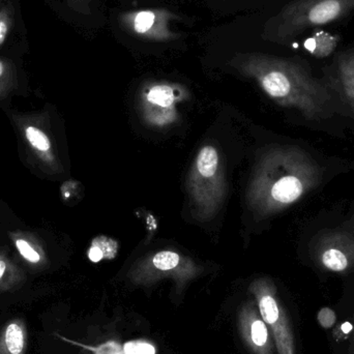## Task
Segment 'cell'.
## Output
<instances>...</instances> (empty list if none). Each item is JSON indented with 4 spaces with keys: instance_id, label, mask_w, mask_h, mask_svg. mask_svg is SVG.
Returning a JSON list of instances; mask_svg holds the SVG:
<instances>
[{
    "instance_id": "obj_6",
    "label": "cell",
    "mask_w": 354,
    "mask_h": 354,
    "mask_svg": "<svg viewBox=\"0 0 354 354\" xmlns=\"http://www.w3.org/2000/svg\"><path fill=\"white\" fill-rule=\"evenodd\" d=\"M258 310L268 324L278 354H297L295 335L286 311L279 299L278 290L272 279H256L249 287Z\"/></svg>"
},
{
    "instance_id": "obj_7",
    "label": "cell",
    "mask_w": 354,
    "mask_h": 354,
    "mask_svg": "<svg viewBox=\"0 0 354 354\" xmlns=\"http://www.w3.org/2000/svg\"><path fill=\"white\" fill-rule=\"evenodd\" d=\"M177 20L178 15L167 8L129 10L118 15L120 26L127 33L155 43H171L180 39V33L171 28L172 22Z\"/></svg>"
},
{
    "instance_id": "obj_8",
    "label": "cell",
    "mask_w": 354,
    "mask_h": 354,
    "mask_svg": "<svg viewBox=\"0 0 354 354\" xmlns=\"http://www.w3.org/2000/svg\"><path fill=\"white\" fill-rule=\"evenodd\" d=\"M187 95V89L176 83H147L140 93V107L145 122L157 128L174 124L177 120V104L185 100Z\"/></svg>"
},
{
    "instance_id": "obj_16",
    "label": "cell",
    "mask_w": 354,
    "mask_h": 354,
    "mask_svg": "<svg viewBox=\"0 0 354 354\" xmlns=\"http://www.w3.org/2000/svg\"><path fill=\"white\" fill-rule=\"evenodd\" d=\"M15 245H16L20 255L29 263L39 264L41 261V257L39 252L35 248L31 247L28 241L18 239L15 241Z\"/></svg>"
},
{
    "instance_id": "obj_2",
    "label": "cell",
    "mask_w": 354,
    "mask_h": 354,
    "mask_svg": "<svg viewBox=\"0 0 354 354\" xmlns=\"http://www.w3.org/2000/svg\"><path fill=\"white\" fill-rule=\"evenodd\" d=\"M324 170L303 149L274 147L262 153L248 189V202L258 218H266L299 202L322 183Z\"/></svg>"
},
{
    "instance_id": "obj_11",
    "label": "cell",
    "mask_w": 354,
    "mask_h": 354,
    "mask_svg": "<svg viewBox=\"0 0 354 354\" xmlns=\"http://www.w3.org/2000/svg\"><path fill=\"white\" fill-rule=\"evenodd\" d=\"M326 84L354 113V45L339 52L326 68Z\"/></svg>"
},
{
    "instance_id": "obj_14",
    "label": "cell",
    "mask_w": 354,
    "mask_h": 354,
    "mask_svg": "<svg viewBox=\"0 0 354 354\" xmlns=\"http://www.w3.org/2000/svg\"><path fill=\"white\" fill-rule=\"evenodd\" d=\"M112 241L110 239L101 237L95 239L88 250V258L93 262L101 261L104 258L113 257L116 253V248H110V243Z\"/></svg>"
},
{
    "instance_id": "obj_19",
    "label": "cell",
    "mask_w": 354,
    "mask_h": 354,
    "mask_svg": "<svg viewBox=\"0 0 354 354\" xmlns=\"http://www.w3.org/2000/svg\"><path fill=\"white\" fill-rule=\"evenodd\" d=\"M353 326L349 322H345L341 326V330H342V333H344L345 335L349 334L353 330Z\"/></svg>"
},
{
    "instance_id": "obj_13",
    "label": "cell",
    "mask_w": 354,
    "mask_h": 354,
    "mask_svg": "<svg viewBox=\"0 0 354 354\" xmlns=\"http://www.w3.org/2000/svg\"><path fill=\"white\" fill-rule=\"evenodd\" d=\"M24 133L25 138L31 149L39 156V158L52 163L54 161V157L52 153L51 141L46 133L35 126H27Z\"/></svg>"
},
{
    "instance_id": "obj_1",
    "label": "cell",
    "mask_w": 354,
    "mask_h": 354,
    "mask_svg": "<svg viewBox=\"0 0 354 354\" xmlns=\"http://www.w3.org/2000/svg\"><path fill=\"white\" fill-rule=\"evenodd\" d=\"M228 64L255 81L274 103L297 110L306 120H320L330 115L332 89L297 58L249 52L235 54Z\"/></svg>"
},
{
    "instance_id": "obj_10",
    "label": "cell",
    "mask_w": 354,
    "mask_h": 354,
    "mask_svg": "<svg viewBox=\"0 0 354 354\" xmlns=\"http://www.w3.org/2000/svg\"><path fill=\"white\" fill-rule=\"evenodd\" d=\"M239 330L252 353L274 354V338L256 301H247L241 305L239 311Z\"/></svg>"
},
{
    "instance_id": "obj_15",
    "label": "cell",
    "mask_w": 354,
    "mask_h": 354,
    "mask_svg": "<svg viewBox=\"0 0 354 354\" xmlns=\"http://www.w3.org/2000/svg\"><path fill=\"white\" fill-rule=\"evenodd\" d=\"M18 281V272H15L4 258H0V292L16 286Z\"/></svg>"
},
{
    "instance_id": "obj_4",
    "label": "cell",
    "mask_w": 354,
    "mask_h": 354,
    "mask_svg": "<svg viewBox=\"0 0 354 354\" xmlns=\"http://www.w3.org/2000/svg\"><path fill=\"white\" fill-rule=\"evenodd\" d=\"M187 187L195 218L200 222L212 220L222 206L226 193L216 147L205 145L200 149L187 177Z\"/></svg>"
},
{
    "instance_id": "obj_21",
    "label": "cell",
    "mask_w": 354,
    "mask_h": 354,
    "mask_svg": "<svg viewBox=\"0 0 354 354\" xmlns=\"http://www.w3.org/2000/svg\"><path fill=\"white\" fill-rule=\"evenodd\" d=\"M225 1H241V0H225Z\"/></svg>"
},
{
    "instance_id": "obj_5",
    "label": "cell",
    "mask_w": 354,
    "mask_h": 354,
    "mask_svg": "<svg viewBox=\"0 0 354 354\" xmlns=\"http://www.w3.org/2000/svg\"><path fill=\"white\" fill-rule=\"evenodd\" d=\"M202 272L203 268L189 258L174 251H161L137 262L129 272V280L138 286H149L171 279L177 288L183 289Z\"/></svg>"
},
{
    "instance_id": "obj_9",
    "label": "cell",
    "mask_w": 354,
    "mask_h": 354,
    "mask_svg": "<svg viewBox=\"0 0 354 354\" xmlns=\"http://www.w3.org/2000/svg\"><path fill=\"white\" fill-rule=\"evenodd\" d=\"M316 262L328 272L342 274L354 268V234L342 230L319 233L311 243Z\"/></svg>"
},
{
    "instance_id": "obj_3",
    "label": "cell",
    "mask_w": 354,
    "mask_h": 354,
    "mask_svg": "<svg viewBox=\"0 0 354 354\" xmlns=\"http://www.w3.org/2000/svg\"><path fill=\"white\" fill-rule=\"evenodd\" d=\"M354 12V0H292L264 23L266 41L288 45L309 29L341 20Z\"/></svg>"
},
{
    "instance_id": "obj_18",
    "label": "cell",
    "mask_w": 354,
    "mask_h": 354,
    "mask_svg": "<svg viewBox=\"0 0 354 354\" xmlns=\"http://www.w3.org/2000/svg\"><path fill=\"white\" fill-rule=\"evenodd\" d=\"M6 33H8V27L3 22H0V44L6 39Z\"/></svg>"
},
{
    "instance_id": "obj_17",
    "label": "cell",
    "mask_w": 354,
    "mask_h": 354,
    "mask_svg": "<svg viewBox=\"0 0 354 354\" xmlns=\"http://www.w3.org/2000/svg\"><path fill=\"white\" fill-rule=\"evenodd\" d=\"M317 320L320 326L326 328V330H330V328H332L333 326L336 324L337 315L334 310L330 309V308H322V309L318 312Z\"/></svg>"
},
{
    "instance_id": "obj_12",
    "label": "cell",
    "mask_w": 354,
    "mask_h": 354,
    "mask_svg": "<svg viewBox=\"0 0 354 354\" xmlns=\"http://www.w3.org/2000/svg\"><path fill=\"white\" fill-rule=\"evenodd\" d=\"M27 324L23 318H14L0 328V354H26Z\"/></svg>"
},
{
    "instance_id": "obj_20",
    "label": "cell",
    "mask_w": 354,
    "mask_h": 354,
    "mask_svg": "<svg viewBox=\"0 0 354 354\" xmlns=\"http://www.w3.org/2000/svg\"><path fill=\"white\" fill-rule=\"evenodd\" d=\"M2 73H3V64L0 62V76H1Z\"/></svg>"
}]
</instances>
